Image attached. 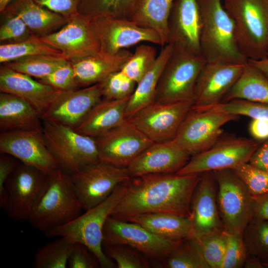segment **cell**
<instances>
[{"label": "cell", "mask_w": 268, "mask_h": 268, "mask_svg": "<svg viewBox=\"0 0 268 268\" xmlns=\"http://www.w3.org/2000/svg\"><path fill=\"white\" fill-rule=\"evenodd\" d=\"M90 19L102 53L115 55L142 42L163 46L155 31L140 26L129 18L98 15Z\"/></svg>", "instance_id": "5bb4252c"}, {"label": "cell", "mask_w": 268, "mask_h": 268, "mask_svg": "<svg viewBox=\"0 0 268 268\" xmlns=\"http://www.w3.org/2000/svg\"><path fill=\"white\" fill-rule=\"evenodd\" d=\"M249 162L257 167L268 170V139L257 148Z\"/></svg>", "instance_id": "f5cc1de1"}, {"label": "cell", "mask_w": 268, "mask_h": 268, "mask_svg": "<svg viewBox=\"0 0 268 268\" xmlns=\"http://www.w3.org/2000/svg\"><path fill=\"white\" fill-rule=\"evenodd\" d=\"M67 61L63 56L39 55L24 57L3 65L40 79L47 76Z\"/></svg>", "instance_id": "e575fe53"}, {"label": "cell", "mask_w": 268, "mask_h": 268, "mask_svg": "<svg viewBox=\"0 0 268 268\" xmlns=\"http://www.w3.org/2000/svg\"><path fill=\"white\" fill-rule=\"evenodd\" d=\"M263 264L264 268H268V261L263 262Z\"/></svg>", "instance_id": "680465c9"}, {"label": "cell", "mask_w": 268, "mask_h": 268, "mask_svg": "<svg viewBox=\"0 0 268 268\" xmlns=\"http://www.w3.org/2000/svg\"><path fill=\"white\" fill-rule=\"evenodd\" d=\"M191 156L173 140L153 142L128 166L132 177L156 173H176L189 161Z\"/></svg>", "instance_id": "7402d4cb"}, {"label": "cell", "mask_w": 268, "mask_h": 268, "mask_svg": "<svg viewBox=\"0 0 268 268\" xmlns=\"http://www.w3.org/2000/svg\"><path fill=\"white\" fill-rule=\"evenodd\" d=\"M130 97L121 100L103 99L74 129L81 134L96 138L119 126L127 120L126 109Z\"/></svg>", "instance_id": "4316f807"}, {"label": "cell", "mask_w": 268, "mask_h": 268, "mask_svg": "<svg viewBox=\"0 0 268 268\" xmlns=\"http://www.w3.org/2000/svg\"><path fill=\"white\" fill-rule=\"evenodd\" d=\"M105 254L113 260L118 268H147L149 259L142 253L124 244H103Z\"/></svg>", "instance_id": "b9f144b4"}, {"label": "cell", "mask_w": 268, "mask_h": 268, "mask_svg": "<svg viewBox=\"0 0 268 268\" xmlns=\"http://www.w3.org/2000/svg\"><path fill=\"white\" fill-rule=\"evenodd\" d=\"M244 183L254 199L268 192V170L257 167L249 162L232 169Z\"/></svg>", "instance_id": "7bdbcfd3"}, {"label": "cell", "mask_w": 268, "mask_h": 268, "mask_svg": "<svg viewBox=\"0 0 268 268\" xmlns=\"http://www.w3.org/2000/svg\"><path fill=\"white\" fill-rule=\"evenodd\" d=\"M39 55L63 56L60 51L34 35L20 42L2 43L0 45V63L3 64L24 57Z\"/></svg>", "instance_id": "836d02e7"}, {"label": "cell", "mask_w": 268, "mask_h": 268, "mask_svg": "<svg viewBox=\"0 0 268 268\" xmlns=\"http://www.w3.org/2000/svg\"><path fill=\"white\" fill-rule=\"evenodd\" d=\"M173 45L158 83L155 102L194 103L197 81L206 61L201 55Z\"/></svg>", "instance_id": "52a82bcc"}, {"label": "cell", "mask_w": 268, "mask_h": 268, "mask_svg": "<svg viewBox=\"0 0 268 268\" xmlns=\"http://www.w3.org/2000/svg\"><path fill=\"white\" fill-rule=\"evenodd\" d=\"M243 235L248 255L268 261V221L253 217Z\"/></svg>", "instance_id": "8d00e7d4"}, {"label": "cell", "mask_w": 268, "mask_h": 268, "mask_svg": "<svg viewBox=\"0 0 268 268\" xmlns=\"http://www.w3.org/2000/svg\"><path fill=\"white\" fill-rule=\"evenodd\" d=\"M246 63L206 62L197 81L193 106L221 103L241 74Z\"/></svg>", "instance_id": "ffe728a7"}, {"label": "cell", "mask_w": 268, "mask_h": 268, "mask_svg": "<svg viewBox=\"0 0 268 268\" xmlns=\"http://www.w3.org/2000/svg\"><path fill=\"white\" fill-rule=\"evenodd\" d=\"M233 99L268 104V77L248 61L241 74L221 102Z\"/></svg>", "instance_id": "1f68e13d"}, {"label": "cell", "mask_w": 268, "mask_h": 268, "mask_svg": "<svg viewBox=\"0 0 268 268\" xmlns=\"http://www.w3.org/2000/svg\"><path fill=\"white\" fill-rule=\"evenodd\" d=\"M48 175L21 162L5 185V199L1 207L11 219L28 220L43 192Z\"/></svg>", "instance_id": "30bf717a"}, {"label": "cell", "mask_w": 268, "mask_h": 268, "mask_svg": "<svg viewBox=\"0 0 268 268\" xmlns=\"http://www.w3.org/2000/svg\"><path fill=\"white\" fill-rule=\"evenodd\" d=\"M38 80L59 91H68L78 87L72 63L68 60L47 76Z\"/></svg>", "instance_id": "7dc6e473"}, {"label": "cell", "mask_w": 268, "mask_h": 268, "mask_svg": "<svg viewBox=\"0 0 268 268\" xmlns=\"http://www.w3.org/2000/svg\"><path fill=\"white\" fill-rule=\"evenodd\" d=\"M13 156L1 153L0 156V206L1 208L5 199V183L19 163Z\"/></svg>", "instance_id": "f907efd6"}, {"label": "cell", "mask_w": 268, "mask_h": 268, "mask_svg": "<svg viewBox=\"0 0 268 268\" xmlns=\"http://www.w3.org/2000/svg\"><path fill=\"white\" fill-rule=\"evenodd\" d=\"M37 3L59 14L67 19L79 12L82 0H33Z\"/></svg>", "instance_id": "681fc988"}, {"label": "cell", "mask_w": 268, "mask_h": 268, "mask_svg": "<svg viewBox=\"0 0 268 268\" xmlns=\"http://www.w3.org/2000/svg\"><path fill=\"white\" fill-rule=\"evenodd\" d=\"M83 210L69 175L58 168L48 175L44 190L28 221L45 233L74 219Z\"/></svg>", "instance_id": "3957f363"}, {"label": "cell", "mask_w": 268, "mask_h": 268, "mask_svg": "<svg viewBox=\"0 0 268 268\" xmlns=\"http://www.w3.org/2000/svg\"><path fill=\"white\" fill-rule=\"evenodd\" d=\"M193 109L214 111L238 116H246L252 119L268 120V104L242 99H233L209 106L193 107Z\"/></svg>", "instance_id": "ab89813d"}, {"label": "cell", "mask_w": 268, "mask_h": 268, "mask_svg": "<svg viewBox=\"0 0 268 268\" xmlns=\"http://www.w3.org/2000/svg\"><path fill=\"white\" fill-rule=\"evenodd\" d=\"M193 102L153 103L127 119L153 142L173 140L192 109Z\"/></svg>", "instance_id": "4fadbf2b"}, {"label": "cell", "mask_w": 268, "mask_h": 268, "mask_svg": "<svg viewBox=\"0 0 268 268\" xmlns=\"http://www.w3.org/2000/svg\"><path fill=\"white\" fill-rule=\"evenodd\" d=\"M100 83L103 99L107 100H121L130 97L137 84L121 70L112 73Z\"/></svg>", "instance_id": "ee69618b"}, {"label": "cell", "mask_w": 268, "mask_h": 268, "mask_svg": "<svg viewBox=\"0 0 268 268\" xmlns=\"http://www.w3.org/2000/svg\"><path fill=\"white\" fill-rule=\"evenodd\" d=\"M173 48L174 45L171 42L162 46L152 67L137 83L136 88L128 102L127 119L140 109L155 101L161 74L172 53Z\"/></svg>", "instance_id": "f546056e"}, {"label": "cell", "mask_w": 268, "mask_h": 268, "mask_svg": "<svg viewBox=\"0 0 268 268\" xmlns=\"http://www.w3.org/2000/svg\"><path fill=\"white\" fill-rule=\"evenodd\" d=\"M40 248L33 262L35 268H66L75 243L65 237H59Z\"/></svg>", "instance_id": "d590c367"}, {"label": "cell", "mask_w": 268, "mask_h": 268, "mask_svg": "<svg viewBox=\"0 0 268 268\" xmlns=\"http://www.w3.org/2000/svg\"><path fill=\"white\" fill-rule=\"evenodd\" d=\"M103 99L100 83L68 91H60L41 116L75 129L91 109Z\"/></svg>", "instance_id": "d6986e66"}, {"label": "cell", "mask_w": 268, "mask_h": 268, "mask_svg": "<svg viewBox=\"0 0 268 268\" xmlns=\"http://www.w3.org/2000/svg\"><path fill=\"white\" fill-rule=\"evenodd\" d=\"M227 233L226 249L221 268H242L248 256L243 233Z\"/></svg>", "instance_id": "bcb514c9"}, {"label": "cell", "mask_w": 268, "mask_h": 268, "mask_svg": "<svg viewBox=\"0 0 268 268\" xmlns=\"http://www.w3.org/2000/svg\"><path fill=\"white\" fill-rule=\"evenodd\" d=\"M69 268H97L100 267L96 256L84 245L75 243L69 257Z\"/></svg>", "instance_id": "c3c4849f"}, {"label": "cell", "mask_w": 268, "mask_h": 268, "mask_svg": "<svg viewBox=\"0 0 268 268\" xmlns=\"http://www.w3.org/2000/svg\"><path fill=\"white\" fill-rule=\"evenodd\" d=\"M235 26L239 48L248 60L268 53V0H222Z\"/></svg>", "instance_id": "5b68a950"}, {"label": "cell", "mask_w": 268, "mask_h": 268, "mask_svg": "<svg viewBox=\"0 0 268 268\" xmlns=\"http://www.w3.org/2000/svg\"><path fill=\"white\" fill-rule=\"evenodd\" d=\"M253 217L268 221V192L254 199Z\"/></svg>", "instance_id": "db71d44e"}, {"label": "cell", "mask_w": 268, "mask_h": 268, "mask_svg": "<svg viewBox=\"0 0 268 268\" xmlns=\"http://www.w3.org/2000/svg\"><path fill=\"white\" fill-rule=\"evenodd\" d=\"M202 174L156 173L132 177L110 216L124 221L153 212L191 216L193 196Z\"/></svg>", "instance_id": "6da1fadb"}, {"label": "cell", "mask_w": 268, "mask_h": 268, "mask_svg": "<svg viewBox=\"0 0 268 268\" xmlns=\"http://www.w3.org/2000/svg\"><path fill=\"white\" fill-rule=\"evenodd\" d=\"M239 116L192 109L182 124L174 141L191 156L211 147L222 136V127Z\"/></svg>", "instance_id": "8fae6325"}, {"label": "cell", "mask_w": 268, "mask_h": 268, "mask_svg": "<svg viewBox=\"0 0 268 268\" xmlns=\"http://www.w3.org/2000/svg\"><path fill=\"white\" fill-rule=\"evenodd\" d=\"M103 237V244L128 245L142 253L154 265L166 257L179 243L162 238L136 223L111 216L105 224Z\"/></svg>", "instance_id": "9a60e30c"}, {"label": "cell", "mask_w": 268, "mask_h": 268, "mask_svg": "<svg viewBox=\"0 0 268 268\" xmlns=\"http://www.w3.org/2000/svg\"><path fill=\"white\" fill-rule=\"evenodd\" d=\"M42 130L59 168L66 173L72 174L99 161L95 138L54 121L42 120Z\"/></svg>", "instance_id": "8992f818"}, {"label": "cell", "mask_w": 268, "mask_h": 268, "mask_svg": "<svg viewBox=\"0 0 268 268\" xmlns=\"http://www.w3.org/2000/svg\"><path fill=\"white\" fill-rule=\"evenodd\" d=\"M261 144V142L254 139L235 136H221L209 149L191 156L188 163L176 173L190 175L233 169L249 162Z\"/></svg>", "instance_id": "9c48e42d"}, {"label": "cell", "mask_w": 268, "mask_h": 268, "mask_svg": "<svg viewBox=\"0 0 268 268\" xmlns=\"http://www.w3.org/2000/svg\"></svg>", "instance_id": "91938a15"}, {"label": "cell", "mask_w": 268, "mask_h": 268, "mask_svg": "<svg viewBox=\"0 0 268 268\" xmlns=\"http://www.w3.org/2000/svg\"><path fill=\"white\" fill-rule=\"evenodd\" d=\"M13 0H0V11L2 12Z\"/></svg>", "instance_id": "6f0895ef"}, {"label": "cell", "mask_w": 268, "mask_h": 268, "mask_svg": "<svg viewBox=\"0 0 268 268\" xmlns=\"http://www.w3.org/2000/svg\"><path fill=\"white\" fill-rule=\"evenodd\" d=\"M132 53L123 49L115 55L100 52L71 62L78 87H86L102 82L113 72L120 70Z\"/></svg>", "instance_id": "d4e9b609"}, {"label": "cell", "mask_w": 268, "mask_h": 268, "mask_svg": "<svg viewBox=\"0 0 268 268\" xmlns=\"http://www.w3.org/2000/svg\"><path fill=\"white\" fill-rule=\"evenodd\" d=\"M191 218L195 237L224 230L217 202V185L211 171L202 174L193 195Z\"/></svg>", "instance_id": "603a6c76"}, {"label": "cell", "mask_w": 268, "mask_h": 268, "mask_svg": "<svg viewBox=\"0 0 268 268\" xmlns=\"http://www.w3.org/2000/svg\"><path fill=\"white\" fill-rule=\"evenodd\" d=\"M128 221L136 223L155 235L174 242L196 236L190 216L153 212L134 216Z\"/></svg>", "instance_id": "484cf974"}, {"label": "cell", "mask_w": 268, "mask_h": 268, "mask_svg": "<svg viewBox=\"0 0 268 268\" xmlns=\"http://www.w3.org/2000/svg\"><path fill=\"white\" fill-rule=\"evenodd\" d=\"M202 19L201 50L206 62L246 63L236 40L234 22L222 0H199Z\"/></svg>", "instance_id": "277c9868"}, {"label": "cell", "mask_w": 268, "mask_h": 268, "mask_svg": "<svg viewBox=\"0 0 268 268\" xmlns=\"http://www.w3.org/2000/svg\"><path fill=\"white\" fill-rule=\"evenodd\" d=\"M217 185V202L224 230L243 233L254 216V199L231 169L211 171Z\"/></svg>", "instance_id": "ba28073f"}, {"label": "cell", "mask_w": 268, "mask_h": 268, "mask_svg": "<svg viewBox=\"0 0 268 268\" xmlns=\"http://www.w3.org/2000/svg\"><path fill=\"white\" fill-rule=\"evenodd\" d=\"M69 176L84 210L103 201L119 185L132 178L127 168L100 161L87 165Z\"/></svg>", "instance_id": "7c38bea8"}, {"label": "cell", "mask_w": 268, "mask_h": 268, "mask_svg": "<svg viewBox=\"0 0 268 268\" xmlns=\"http://www.w3.org/2000/svg\"><path fill=\"white\" fill-rule=\"evenodd\" d=\"M128 181L119 185L103 201L85 210L68 223L46 232V236L65 237L74 243H81L96 256L100 268L117 267L115 263L104 252L103 229L107 218L125 195Z\"/></svg>", "instance_id": "7a4b0ae2"}, {"label": "cell", "mask_w": 268, "mask_h": 268, "mask_svg": "<svg viewBox=\"0 0 268 268\" xmlns=\"http://www.w3.org/2000/svg\"><path fill=\"white\" fill-rule=\"evenodd\" d=\"M0 151L46 175L59 168L46 144L42 127L32 130L1 132Z\"/></svg>", "instance_id": "2e32d148"}, {"label": "cell", "mask_w": 268, "mask_h": 268, "mask_svg": "<svg viewBox=\"0 0 268 268\" xmlns=\"http://www.w3.org/2000/svg\"><path fill=\"white\" fill-rule=\"evenodd\" d=\"M155 266L166 268H209L196 237L178 243Z\"/></svg>", "instance_id": "d6a6232c"}, {"label": "cell", "mask_w": 268, "mask_h": 268, "mask_svg": "<svg viewBox=\"0 0 268 268\" xmlns=\"http://www.w3.org/2000/svg\"><path fill=\"white\" fill-rule=\"evenodd\" d=\"M95 139L99 161L121 168L153 143L128 120Z\"/></svg>", "instance_id": "e0dca14e"}, {"label": "cell", "mask_w": 268, "mask_h": 268, "mask_svg": "<svg viewBox=\"0 0 268 268\" xmlns=\"http://www.w3.org/2000/svg\"><path fill=\"white\" fill-rule=\"evenodd\" d=\"M263 262L260 259L248 255L245 261L244 267L246 268H263Z\"/></svg>", "instance_id": "9f6ffc18"}, {"label": "cell", "mask_w": 268, "mask_h": 268, "mask_svg": "<svg viewBox=\"0 0 268 268\" xmlns=\"http://www.w3.org/2000/svg\"><path fill=\"white\" fill-rule=\"evenodd\" d=\"M0 91L25 100L42 116L60 91L3 65L0 69Z\"/></svg>", "instance_id": "cb8c5ba5"}, {"label": "cell", "mask_w": 268, "mask_h": 268, "mask_svg": "<svg viewBox=\"0 0 268 268\" xmlns=\"http://www.w3.org/2000/svg\"><path fill=\"white\" fill-rule=\"evenodd\" d=\"M38 111L16 95L0 93V130L1 132L35 129L42 127Z\"/></svg>", "instance_id": "83f0119b"}, {"label": "cell", "mask_w": 268, "mask_h": 268, "mask_svg": "<svg viewBox=\"0 0 268 268\" xmlns=\"http://www.w3.org/2000/svg\"><path fill=\"white\" fill-rule=\"evenodd\" d=\"M4 10L18 15L32 34L40 37L53 32L68 20L33 0H13Z\"/></svg>", "instance_id": "f1b7e54d"}, {"label": "cell", "mask_w": 268, "mask_h": 268, "mask_svg": "<svg viewBox=\"0 0 268 268\" xmlns=\"http://www.w3.org/2000/svg\"><path fill=\"white\" fill-rule=\"evenodd\" d=\"M168 27V43L202 55L200 44L202 19L199 0H175Z\"/></svg>", "instance_id": "44dd1931"}, {"label": "cell", "mask_w": 268, "mask_h": 268, "mask_svg": "<svg viewBox=\"0 0 268 268\" xmlns=\"http://www.w3.org/2000/svg\"><path fill=\"white\" fill-rule=\"evenodd\" d=\"M175 0H137L129 19L155 31L163 46L168 43V23Z\"/></svg>", "instance_id": "4dcf8cb0"}, {"label": "cell", "mask_w": 268, "mask_h": 268, "mask_svg": "<svg viewBox=\"0 0 268 268\" xmlns=\"http://www.w3.org/2000/svg\"><path fill=\"white\" fill-rule=\"evenodd\" d=\"M249 131L256 140L268 139V120L252 119L249 125Z\"/></svg>", "instance_id": "816d5d0a"}, {"label": "cell", "mask_w": 268, "mask_h": 268, "mask_svg": "<svg viewBox=\"0 0 268 268\" xmlns=\"http://www.w3.org/2000/svg\"><path fill=\"white\" fill-rule=\"evenodd\" d=\"M248 62L256 67L268 77V55L255 60H248Z\"/></svg>", "instance_id": "11a10c76"}, {"label": "cell", "mask_w": 268, "mask_h": 268, "mask_svg": "<svg viewBox=\"0 0 268 268\" xmlns=\"http://www.w3.org/2000/svg\"><path fill=\"white\" fill-rule=\"evenodd\" d=\"M225 230L216 231L195 237L209 268H221L227 239Z\"/></svg>", "instance_id": "60d3db41"}, {"label": "cell", "mask_w": 268, "mask_h": 268, "mask_svg": "<svg viewBox=\"0 0 268 268\" xmlns=\"http://www.w3.org/2000/svg\"><path fill=\"white\" fill-rule=\"evenodd\" d=\"M0 41L3 43L23 41L33 34L18 15L6 10L1 12Z\"/></svg>", "instance_id": "f6af8a7d"}, {"label": "cell", "mask_w": 268, "mask_h": 268, "mask_svg": "<svg viewBox=\"0 0 268 268\" xmlns=\"http://www.w3.org/2000/svg\"><path fill=\"white\" fill-rule=\"evenodd\" d=\"M137 0H82L78 11L89 18L107 15L128 18Z\"/></svg>", "instance_id": "74e56055"}, {"label": "cell", "mask_w": 268, "mask_h": 268, "mask_svg": "<svg viewBox=\"0 0 268 268\" xmlns=\"http://www.w3.org/2000/svg\"><path fill=\"white\" fill-rule=\"evenodd\" d=\"M40 38L70 62L100 52L99 42L90 19L79 12L68 18L58 31Z\"/></svg>", "instance_id": "ac0fdd59"}, {"label": "cell", "mask_w": 268, "mask_h": 268, "mask_svg": "<svg viewBox=\"0 0 268 268\" xmlns=\"http://www.w3.org/2000/svg\"><path fill=\"white\" fill-rule=\"evenodd\" d=\"M158 54L153 46L146 44L138 45L120 70L137 83L152 67Z\"/></svg>", "instance_id": "f35d334b"}]
</instances>
